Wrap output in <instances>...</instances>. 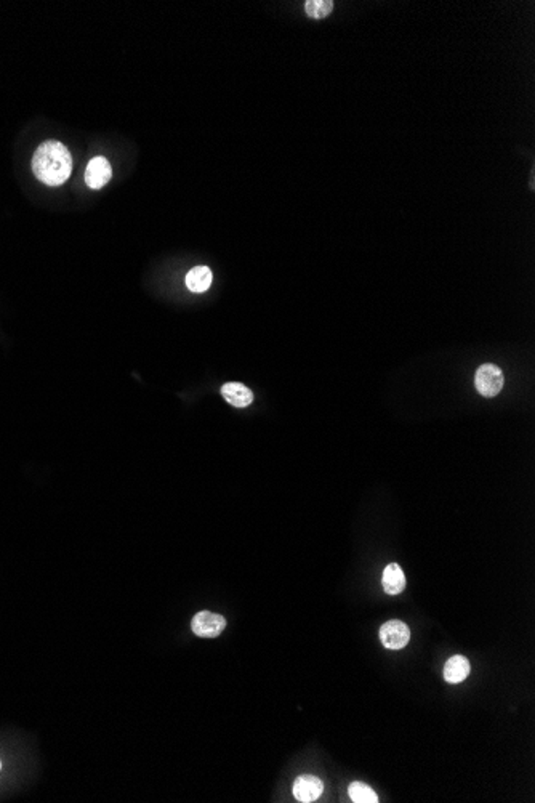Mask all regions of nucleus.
Wrapping results in <instances>:
<instances>
[{"mask_svg":"<svg viewBox=\"0 0 535 803\" xmlns=\"http://www.w3.org/2000/svg\"><path fill=\"white\" fill-rule=\"evenodd\" d=\"M32 172L37 180L48 186L63 185L72 172V157L63 143L48 140L32 156Z\"/></svg>","mask_w":535,"mask_h":803,"instance_id":"nucleus-1","label":"nucleus"},{"mask_svg":"<svg viewBox=\"0 0 535 803\" xmlns=\"http://www.w3.org/2000/svg\"><path fill=\"white\" fill-rule=\"evenodd\" d=\"M475 383L478 392L486 398H494L503 388V372L495 364H482L476 372Z\"/></svg>","mask_w":535,"mask_h":803,"instance_id":"nucleus-2","label":"nucleus"},{"mask_svg":"<svg viewBox=\"0 0 535 803\" xmlns=\"http://www.w3.org/2000/svg\"><path fill=\"white\" fill-rule=\"evenodd\" d=\"M226 627V619L222 614L201 611L191 620V629L201 638H217Z\"/></svg>","mask_w":535,"mask_h":803,"instance_id":"nucleus-3","label":"nucleus"},{"mask_svg":"<svg viewBox=\"0 0 535 803\" xmlns=\"http://www.w3.org/2000/svg\"><path fill=\"white\" fill-rule=\"evenodd\" d=\"M380 640L388 649H402L410 640V630L402 620H388L380 627Z\"/></svg>","mask_w":535,"mask_h":803,"instance_id":"nucleus-4","label":"nucleus"},{"mask_svg":"<svg viewBox=\"0 0 535 803\" xmlns=\"http://www.w3.org/2000/svg\"><path fill=\"white\" fill-rule=\"evenodd\" d=\"M324 792V783L313 774H302L294 783V795L298 802L311 803Z\"/></svg>","mask_w":535,"mask_h":803,"instance_id":"nucleus-5","label":"nucleus"},{"mask_svg":"<svg viewBox=\"0 0 535 803\" xmlns=\"http://www.w3.org/2000/svg\"><path fill=\"white\" fill-rule=\"evenodd\" d=\"M112 177V168L108 159L104 157H95L88 162L86 172V183L92 190H100L109 182Z\"/></svg>","mask_w":535,"mask_h":803,"instance_id":"nucleus-6","label":"nucleus"},{"mask_svg":"<svg viewBox=\"0 0 535 803\" xmlns=\"http://www.w3.org/2000/svg\"><path fill=\"white\" fill-rule=\"evenodd\" d=\"M222 394L223 398L234 407H247L249 404H252L253 401L252 390L238 382H229L226 385H223Z\"/></svg>","mask_w":535,"mask_h":803,"instance_id":"nucleus-7","label":"nucleus"},{"mask_svg":"<svg viewBox=\"0 0 535 803\" xmlns=\"http://www.w3.org/2000/svg\"><path fill=\"white\" fill-rule=\"evenodd\" d=\"M471 665L465 656H452L444 665V680L449 683H461L470 675Z\"/></svg>","mask_w":535,"mask_h":803,"instance_id":"nucleus-8","label":"nucleus"},{"mask_svg":"<svg viewBox=\"0 0 535 803\" xmlns=\"http://www.w3.org/2000/svg\"><path fill=\"white\" fill-rule=\"evenodd\" d=\"M383 589L388 595H399L405 589V576L399 564L391 563L383 571Z\"/></svg>","mask_w":535,"mask_h":803,"instance_id":"nucleus-9","label":"nucleus"},{"mask_svg":"<svg viewBox=\"0 0 535 803\" xmlns=\"http://www.w3.org/2000/svg\"><path fill=\"white\" fill-rule=\"evenodd\" d=\"M212 271L208 267H196L186 274V286L191 292H205L212 284Z\"/></svg>","mask_w":535,"mask_h":803,"instance_id":"nucleus-10","label":"nucleus"},{"mask_svg":"<svg viewBox=\"0 0 535 803\" xmlns=\"http://www.w3.org/2000/svg\"><path fill=\"white\" fill-rule=\"evenodd\" d=\"M348 794H350V799L354 803H377L379 802V795L375 794V790L369 788L367 784L364 783H353L350 784V788H348Z\"/></svg>","mask_w":535,"mask_h":803,"instance_id":"nucleus-11","label":"nucleus"},{"mask_svg":"<svg viewBox=\"0 0 535 803\" xmlns=\"http://www.w3.org/2000/svg\"><path fill=\"white\" fill-rule=\"evenodd\" d=\"M334 10V2L330 0H308L305 4V11L309 18L313 20H323L329 16Z\"/></svg>","mask_w":535,"mask_h":803,"instance_id":"nucleus-12","label":"nucleus"},{"mask_svg":"<svg viewBox=\"0 0 535 803\" xmlns=\"http://www.w3.org/2000/svg\"><path fill=\"white\" fill-rule=\"evenodd\" d=\"M0 768H2V763H0Z\"/></svg>","mask_w":535,"mask_h":803,"instance_id":"nucleus-13","label":"nucleus"}]
</instances>
